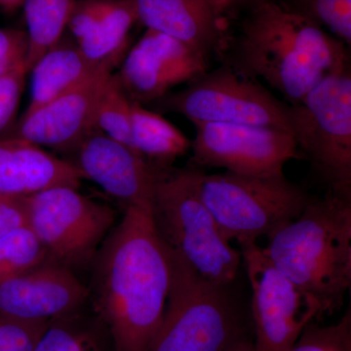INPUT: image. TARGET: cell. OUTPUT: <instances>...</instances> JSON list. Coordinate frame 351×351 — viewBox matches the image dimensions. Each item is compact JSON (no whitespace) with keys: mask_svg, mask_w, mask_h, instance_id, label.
I'll list each match as a JSON object with an SVG mask.
<instances>
[{"mask_svg":"<svg viewBox=\"0 0 351 351\" xmlns=\"http://www.w3.org/2000/svg\"><path fill=\"white\" fill-rule=\"evenodd\" d=\"M90 298L114 351H149L162 323L173 256L159 237L151 206H129L93 263Z\"/></svg>","mask_w":351,"mask_h":351,"instance_id":"1","label":"cell"},{"mask_svg":"<svg viewBox=\"0 0 351 351\" xmlns=\"http://www.w3.org/2000/svg\"><path fill=\"white\" fill-rule=\"evenodd\" d=\"M348 48L313 21L270 0L250 9L226 64L263 80L286 104L295 105L328 76L350 66Z\"/></svg>","mask_w":351,"mask_h":351,"instance_id":"2","label":"cell"},{"mask_svg":"<svg viewBox=\"0 0 351 351\" xmlns=\"http://www.w3.org/2000/svg\"><path fill=\"white\" fill-rule=\"evenodd\" d=\"M267 240L265 255L313 295L323 318L341 309L351 285V198L311 196L301 215Z\"/></svg>","mask_w":351,"mask_h":351,"instance_id":"3","label":"cell"},{"mask_svg":"<svg viewBox=\"0 0 351 351\" xmlns=\"http://www.w3.org/2000/svg\"><path fill=\"white\" fill-rule=\"evenodd\" d=\"M199 171L193 165L161 171L152 200V219L173 255L196 276L217 285L230 286L239 274L241 253L226 239L201 199Z\"/></svg>","mask_w":351,"mask_h":351,"instance_id":"4","label":"cell"},{"mask_svg":"<svg viewBox=\"0 0 351 351\" xmlns=\"http://www.w3.org/2000/svg\"><path fill=\"white\" fill-rule=\"evenodd\" d=\"M172 256L165 313L149 351H228L250 339L230 286L208 282Z\"/></svg>","mask_w":351,"mask_h":351,"instance_id":"5","label":"cell"},{"mask_svg":"<svg viewBox=\"0 0 351 351\" xmlns=\"http://www.w3.org/2000/svg\"><path fill=\"white\" fill-rule=\"evenodd\" d=\"M201 199L228 241L257 242L301 215L309 196L284 172L240 175L198 173Z\"/></svg>","mask_w":351,"mask_h":351,"instance_id":"6","label":"cell"},{"mask_svg":"<svg viewBox=\"0 0 351 351\" xmlns=\"http://www.w3.org/2000/svg\"><path fill=\"white\" fill-rule=\"evenodd\" d=\"M300 156L334 195L351 198V68L328 76L299 104L288 105Z\"/></svg>","mask_w":351,"mask_h":351,"instance_id":"7","label":"cell"},{"mask_svg":"<svg viewBox=\"0 0 351 351\" xmlns=\"http://www.w3.org/2000/svg\"><path fill=\"white\" fill-rule=\"evenodd\" d=\"M24 198L27 226L49 260L71 270L93 265L114 225L112 208L73 186H53Z\"/></svg>","mask_w":351,"mask_h":351,"instance_id":"8","label":"cell"},{"mask_svg":"<svg viewBox=\"0 0 351 351\" xmlns=\"http://www.w3.org/2000/svg\"><path fill=\"white\" fill-rule=\"evenodd\" d=\"M156 104L159 112L178 113L193 123L241 124L290 132L288 104L226 64L205 71Z\"/></svg>","mask_w":351,"mask_h":351,"instance_id":"9","label":"cell"},{"mask_svg":"<svg viewBox=\"0 0 351 351\" xmlns=\"http://www.w3.org/2000/svg\"><path fill=\"white\" fill-rule=\"evenodd\" d=\"M252 291L255 351H289L308 323L323 319L318 302L281 274L257 242L240 245Z\"/></svg>","mask_w":351,"mask_h":351,"instance_id":"10","label":"cell"},{"mask_svg":"<svg viewBox=\"0 0 351 351\" xmlns=\"http://www.w3.org/2000/svg\"><path fill=\"white\" fill-rule=\"evenodd\" d=\"M193 125L191 165L198 168H221L240 175L276 174L300 157L292 134L282 129L203 122Z\"/></svg>","mask_w":351,"mask_h":351,"instance_id":"11","label":"cell"},{"mask_svg":"<svg viewBox=\"0 0 351 351\" xmlns=\"http://www.w3.org/2000/svg\"><path fill=\"white\" fill-rule=\"evenodd\" d=\"M209 57L166 34L147 29L132 46L115 73L129 99L156 103L172 89L208 71Z\"/></svg>","mask_w":351,"mask_h":351,"instance_id":"12","label":"cell"},{"mask_svg":"<svg viewBox=\"0 0 351 351\" xmlns=\"http://www.w3.org/2000/svg\"><path fill=\"white\" fill-rule=\"evenodd\" d=\"M89 298V289L73 270L48 260L0 281V316L48 323L78 313Z\"/></svg>","mask_w":351,"mask_h":351,"instance_id":"13","label":"cell"},{"mask_svg":"<svg viewBox=\"0 0 351 351\" xmlns=\"http://www.w3.org/2000/svg\"><path fill=\"white\" fill-rule=\"evenodd\" d=\"M84 180L129 206H151L161 171L127 145L93 130L73 152Z\"/></svg>","mask_w":351,"mask_h":351,"instance_id":"14","label":"cell"},{"mask_svg":"<svg viewBox=\"0 0 351 351\" xmlns=\"http://www.w3.org/2000/svg\"><path fill=\"white\" fill-rule=\"evenodd\" d=\"M112 73L105 69L98 71L71 91L34 112L23 114L4 137L21 138L60 152H73L94 130L97 101Z\"/></svg>","mask_w":351,"mask_h":351,"instance_id":"15","label":"cell"},{"mask_svg":"<svg viewBox=\"0 0 351 351\" xmlns=\"http://www.w3.org/2000/svg\"><path fill=\"white\" fill-rule=\"evenodd\" d=\"M136 23L132 0H78L66 29L90 64L112 71L128 52Z\"/></svg>","mask_w":351,"mask_h":351,"instance_id":"16","label":"cell"},{"mask_svg":"<svg viewBox=\"0 0 351 351\" xmlns=\"http://www.w3.org/2000/svg\"><path fill=\"white\" fill-rule=\"evenodd\" d=\"M82 180L71 161L21 138H0V196L27 197L53 186L78 189Z\"/></svg>","mask_w":351,"mask_h":351,"instance_id":"17","label":"cell"},{"mask_svg":"<svg viewBox=\"0 0 351 351\" xmlns=\"http://www.w3.org/2000/svg\"><path fill=\"white\" fill-rule=\"evenodd\" d=\"M138 23L210 57L223 36L221 15L210 0H132Z\"/></svg>","mask_w":351,"mask_h":351,"instance_id":"18","label":"cell"},{"mask_svg":"<svg viewBox=\"0 0 351 351\" xmlns=\"http://www.w3.org/2000/svg\"><path fill=\"white\" fill-rule=\"evenodd\" d=\"M100 71L83 56L73 38L64 36L29 69L31 96L24 114L71 91Z\"/></svg>","mask_w":351,"mask_h":351,"instance_id":"19","label":"cell"},{"mask_svg":"<svg viewBox=\"0 0 351 351\" xmlns=\"http://www.w3.org/2000/svg\"><path fill=\"white\" fill-rule=\"evenodd\" d=\"M191 142L160 112L132 103L129 147L159 170H166L191 151Z\"/></svg>","mask_w":351,"mask_h":351,"instance_id":"20","label":"cell"},{"mask_svg":"<svg viewBox=\"0 0 351 351\" xmlns=\"http://www.w3.org/2000/svg\"><path fill=\"white\" fill-rule=\"evenodd\" d=\"M78 313L48 322L34 351H114L103 321Z\"/></svg>","mask_w":351,"mask_h":351,"instance_id":"21","label":"cell"},{"mask_svg":"<svg viewBox=\"0 0 351 351\" xmlns=\"http://www.w3.org/2000/svg\"><path fill=\"white\" fill-rule=\"evenodd\" d=\"M78 0H24L23 11L29 41L27 66L31 69L46 51L60 41L66 31Z\"/></svg>","mask_w":351,"mask_h":351,"instance_id":"22","label":"cell"},{"mask_svg":"<svg viewBox=\"0 0 351 351\" xmlns=\"http://www.w3.org/2000/svg\"><path fill=\"white\" fill-rule=\"evenodd\" d=\"M132 101L112 73L104 85L97 101L94 130L129 147L130 145Z\"/></svg>","mask_w":351,"mask_h":351,"instance_id":"23","label":"cell"},{"mask_svg":"<svg viewBox=\"0 0 351 351\" xmlns=\"http://www.w3.org/2000/svg\"><path fill=\"white\" fill-rule=\"evenodd\" d=\"M48 260L47 252L29 226L0 237V281L24 274Z\"/></svg>","mask_w":351,"mask_h":351,"instance_id":"24","label":"cell"},{"mask_svg":"<svg viewBox=\"0 0 351 351\" xmlns=\"http://www.w3.org/2000/svg\"><path fill=\"white\" fill-rule=\"evenodd\" d=\"M294 12L328 29L351 45V0H279Z\"/></svg>","mask_w":351,"mask_h":351,"instance_id":"25","label":"cell"},{"mask_svg":"<svg viewBox=\"0 0 351 351\" xmlns=\"http://www.w3.org/2000/svg\"><path fill=\"white\" fill-rule=\"evenodd\" d=\"M319 323H308L289 351H351L350 309L336 324L321 326Z\"/></svg>","mask_w":351,"mask_h":351,"instance_id":"26","label":"cell"},{"mask_svg":"<svg viewBox=\"0 0 351 351\" xmlns=\"http://www.w3.org/2000/svg\"><path fill=\"white\" fill-rule=\"evenodd\" d=\"M27 73L29 69L25 63L0 76V138L6 136L17 122Z\"/></svg>","mask_w":351,"mask_h":351,"instance_id":"27","label":"cell"},{"mask_svg":"<svg viewBox=\"0 0 351 351\" xmlns=\"http://www.w3.org/2000/svg\"><path fill=\"white\" fill-rule=\"evenodd\" d=\"M47 324L0 316V351H34Z\"/></svg>","mask_w":351,"mask_h":351,"instance_id":"28","label":"cell"},{"mask_svg":"<svg viewBox=\"0 0 351 351\" xmlns=\"http://www.w3.org/2000/svg\"><path fill=\"white\" fill-rule=\"evenodd\" d=\"M27 32L13 27H0V76L27 64Z\"/></svg>","mask_w":351,"mask_h":351,"instance_id":"29","label":"cell"},{"mask_svg":"<svg viewBox=\"0 0 351 351\" xmlns=\"http://www.w3.org/2000/svg\"><path fill=\"white\" fill-rule=\"evenodd\" d=\"M27 226L24 197L0 196V237Z\"/></svg>","mask_w":351,"mask_h":351,"instance_id":"30","label":"cell"},{"mask_svg":"<svg viewBox=\"0 0 351 351\" xmlns=\"http://www.w3.org/2000/svg\"><path fill=\"white\" fill-rule=\"evenodd\" d=\"M210 1L212 2L217 11L223 16L230 11L243 8V7H249L251 9L258 4L270 1V0H210Z\"/></svg>","mask_w":351,"mask_h":351,"instance_id":"31","label":"cell"},{"mask_svg":"<svg viewBox=\"0 0 351 351\" xmlns=\"http://www.w3.org/2000/svg\"><path fill=\"white\" fill-rule=\"evenodd\" d=\"M24 0H0V10L6 13H12L21 8Z\"/></svg>","mask_w":351,"mask_h":351,"instance_id":"32","label":"cell"},{"mask_svg":"<svg viewBox=\"0 0 351 351\" xmlns=\"http://www.w3.org/2000/svg\"><path fill=\"white\" fill-rule=\"evenodd\" d=\"M228 351H255V348H254L253 339H243V341H239V343H237V345L233 346L232 350H230Z\"/></svg>","mask_w":351,"mask_h":351,"instance_id":"33","label":"cell"}]
</instances>
